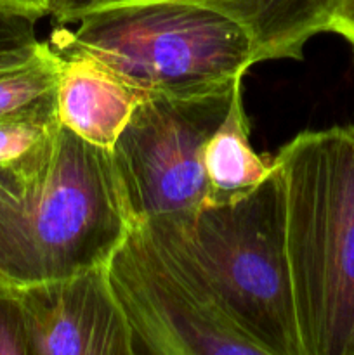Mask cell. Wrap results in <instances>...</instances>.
Returning a JSON list of instances; mask_svg holds the SVG:
<instances>
[{
    "instance_id": "1",
    "label": "cell",
    "mask_w": 354,
    "mask_h": 355,
    "mask_svg": "<svg viewBox=\"0 0 354 355\" xmlns=\"http://www.w3.org/2000/svg\"><path fill=\"white\" fill-rule=\"evenodd\" d=\"M132 225L111 151L62 125L0 166V277L14 286L106 266Z\"/></svg>"
},
{
    "instance_id": "2",
    "label": "cell",
    "mask_w": 354,
    "mask_h": 355,
    "mask_svg": "<svg viewBox=\"0 0 354 355\" xmlns=\"http://www.w3.org/2000/svg\"><path fill=\"white\" fill-rule=\"evenodd\" d=\"M302 355H351L354 125L302 132L276 155Z\"/></svg>"
},
{
    "instance_id": "3",
    "label": "cell",
    "mask_w": 354,
    "mask_h": 355,
    "mask_svg": "<svg viewBox=\"0 0 354 355\" xmlns=\"http://www.w3.org/2000/svg\"><path fill=\"white\" fill-rule=\"evenodd\" d=\"M49 44L62 58H87L142 96H186L229 87L257 64L255 42L239 21L194 0H128L90 10Z\"/></svg>"
},
{
    "instance_id": "4",
    "label": "cell",
    "mask_w": 354,
    "mask_h": 355,
    "mask_svg": "<svg viewBox=\"0 0 354 355\" xmlns=\"http://www.w3.org/2000/svg\"><path fill=\"white\" fill-rule=\"evenodd\" d=\"M153 220L179 239L262 355H302L280 170L236 203Z\"/></svg>"
},
{
    "instance_id": "5",
    "label": "cell",
    "mask_w": 354,
    "mask_h": 355,
    "mask_svg": "<svg viewBox=\"0 0 354 355\" xmlns=\"http://www.w3.org/2000/svg\"><path fill=\"white\" fill-rule=\"evenodd\" d=\"M106 272L130 328L135 354L262 355L162 222L132 225L111 253Z\"/></svg>"
},
{
    "instance_id": "6",
    "label": "cell",
    "mask_w": 354,
    "mask_h": 355,
    "mask_svg": "<svg viewBox=\"0 0 354 355\" xmlns=\"http://www.w3.org/2000/svg\"><path fill=\"white\" fill-rule=\"evenodd\" d=\"M236 82L210 92L139 101L111 149L134 224L205 207L203 149L228 114Z\"/></svg>"
},
{
    "instance_id": "7",
    "label": "cell",
    "mask_w": 354,
    "mask_h": 355,
    "mask_svg": "<svg viewBox=\"0 0 354 355\" xmlns=\"http://www.w3.org/2000/svg\"><path fill=\"white\" fill-rule=\"evenodd\" d=\"M30 355H135L106 266L21 288Z\"/></svg>"
},
{
    "instance_id": "8",
    "label": "cell",
    "mask_w": 354,
    "mask_h": 355,
    "mask_svg": "<svg viewBox=\"0 0 354 355\" xmlns=\"http://www.w3.org/2000/svg\"><path fill=\"white\" fill-rule=\"evenodd\" d=\"M58 113L62 127L111 151L142 94L87 58H62Z\"/></svg>"
},
{
    "instance_id": "9",
    "label": "cell",
    "mask_w": 354,
    "mask_h": 355,
    "mask_svg": "<svg viewBox=\"0 0 354 355\" xmlns=\"http://www.w3.org/2000/svg\"><path fill=\"white\" fill-rule=\"evenodd\" d=\"M242 82L243 78L236 82L228 114L205 144V207H222L243 200L278 170L276 159L267 162L250 144Z\"/></svg>"
},
{
    "instance_id": "10",
    "label": "cell",
    "mask_w": 354,
    "mask_h": 355,
    "mask_svg": "<svg viewBox=\"0 0 354 355\" xmlns=\"http://www.w3.org/2000/svg\"><path fill=\"white\" fill-rule=\"evenodd\" d=\"M62 55L38 38L0 52V116L16 113L58 90Z\"/></svg>"
},
{
    "instance_id": "11",
    "label": "cell",
    "mask_w": 354,
    "mask_h": 355,
    "mask_svg": "<svg viewBox=\"0 0 354 355\" xmlns=\"http://www.w3.org/2000/svg\"><path fill=\"white\" fill-rule=\"evenodd\" d=\"M59 127L58 90L24 110L0 116V166L26 156Z\"/></svg>"
},
{
    "instance_id": "12",
    "label": "cell",
    "mask_w": 354,
    "mask_h": 355,
    "mask_svg": "<svg viewBox=\"0 0 354 355\" xmlns=\"http://www.w3.org/2000/svg\"><path fill=\"white\" fill-rule=\"evenodd\" d=\"M0 355H30L21 288L0 277Z\"/></svg>"
},
{
    "instance_id": "13",
    "label": "cell",
    "mask_w": 354,
    "mask_h": 355,
    "mask_svg": "<svg viewBox=\"0 0 354 355\" xmlns=\"http://www.w3.org/2000/svg\"><path fill=\"white\" fill-rule=\"evenodd\" d=\"M35 19L0 7V52L35 40Z\"/></svg>"
},
{
    "instance_id": "14",
    "label": "cell",
    "mask_w": 354,
    "mask_h": 355,
    "mask_svg": "<svg viewBox=\"0 0 354 355\" xmlns=\"http://www.w3.org/2000/svg\"><path fill=\"white\" fill-rule=\"evenodd\" d=\"M330 31L346 38L354 49V0H335Z\"/></svg>"
},
{
    "instance_id": "15",
    "label": "cell",
    "mask_w": 354,
    "mask_h": 355,
    "mask_svg": "<svg viewBox=\"0 0 354 355\" xmlns=\"http://www.w3.org/2000/svg\"><path fill=\"white\" fill-rule=\"evenodd\" d=\"M52 6H54V0H0L2 9L35 21L51 14Z\"/></svg>"
},
{
    "instance_id": "16",
    "label": "cell",
    "mask_w": 354,
    "mask_h": 355,
    "mask_svg": "<svg viewBox=\"0 0 354 355\" xmlns=\"http://www.w3.org/2000/svg\"><path fill=\"white\" fill-rule=\"evenodd\" d=\"M351 355H354V338H353V345H351Z\"/></svg>"
}]
</instances>
